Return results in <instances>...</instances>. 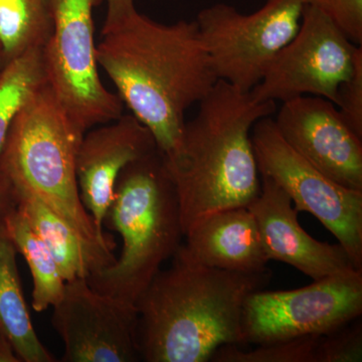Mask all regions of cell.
<instances>
[{"label": "cell", "instance_id": "19", "mask_svg": "<svg viewBox=\"0 0 362 362\" xmlns=\"http://www.w3.org/2000/svg\"><path fill=\"white\" fill-rule=\"evenodd\" d=\"M4 226L32 274L33 310H47L58 303L65 291L66 281L56 259L18 207L6 216Z\"/></svg>", "mask_w": 362, "mask_h": 362}, {"label": "cell", "instance_id": "22", "mask_svg": "<svg viewBox=\"0 0 362 362\" xmlns=\"http://www.w3.org/2000/svg\"><path fill=\"white\" fill-rule=\"evenodd\" d=\"M357 320V319H356ZM362 324L351 321L317 338L314 362H361Z\"/></svg>", "mask_w": 362, "mask_h": 362}, {"label": "cell", "instance_id": "3", "mask_svg": "<svg viewBox=\"0 0 362 362\" xmlns=\"http://www.w3.org/2000/svg\"><path fill=\"white\" fill-rule=\"evenodd\" d=\"M185 123L180 149L166 158L180 201L183 235L211 214L247 207L261 192L251 132L277 112L275 102H257L218 81Z\"/></svg>", "mask_w": 362, "mask_h": 362}, {"label": "cell", "instance_id": "1", "mask_svg": "<svg viewBox=\"0 0 362 362\" xmlns=\"http://www.w3.org/2000/svg\"><path fill=\"white\" fill-rule=\"evenodd\" d=\"M97 62L166 158L180 149L188 109L218 82L195 20L165 25L137 9L102 30Z\"/></svg>", "mask_w": 362, "mask_h": 362}, {"label": "cell", "instance_id": "6", "mask_svg": "<svg viewBox=\"0 0 362 362\" xmlns=\"http://www.w3.org/2000/svg\"><path fill=\"white\" fill-rule=\"evenodd\" d=\"M302 0H267L251 14L226 4L202 9L195 21L218 81L250 93L299 30Z\"/></svg>", "mask_w": 362, "mask_h": 362}, {"label": "cell", "instance_id": "15", "mask_svg": "<svg viewBox=\"0 0 362 362\" xmlns=\"http://www.w3.org/2000/svg\"><path fill=\"white\" fill-rule=\"evenodd\" d=\"M183 239L175 255L192 263L242 273L268 270L270 261L247 207L211 214L190 228Z\"/></svg>", "mask_w": 362, "mask_h": 362}, {"label": "cell", "instance_id": "5", "mask_svg": "<svg viewBox=\"0 0 362 362\" xmlns=\"http://www.w3.org/2000/svg\"><path fill=\"white\" fill-rule=\"evenodd\" d=\"M84 134L47 85L11 126L0 156V170L13 189L35 195L90 249L113 264L116 244L112 235L98 233L78 192L76 161Z\"/></svg>", "mask_w": 362, "mask_h": 362}, {"label": "cell", "instance_id": "2", "mask_svg": "<svg viewBox=\"0 0 362 362\" xmlns=\"http://www.w3.org/2000/svg\"><path fill=\"white\" fill-rule=\"evenodd\" d=\"M270 279L268 270H221L175 255L136 302L141 361L207 362L221 346L246 345L245 302Z\"/></svg>", "mask_w": 362, "mask_h": 362}, {"label": "cell", "instance_id": "9", "mask_svg": "<svg viewBox=\"0 0 362 362\" xmlns=\"http://www.w3.org/2000/svg\"><path fill=\"white\" fill-rule=\"evenodd\" d=\"M361 313L362 271H350L300 289L252 293L243 309V335L255 345L319 337Z\"/></svg>", "mask_w": 362, "mask_h": 362}, {"label": "cell", "instance_id": "23", "mask_svg": "<svg viewBox=\"0 0 362 362\" xmlns=\"http://www.w3.org/2000/svg\"><path fill=\"white\" fill-rule=\"evenodd\" d=\"M325 14L354 44L362 45V0H302Z\"/></svg>", "mask_w": 362, "mask_h": 362}, {"label": "cell", "instance_id": "13", "mask_svg": "<svg viewBox=\"0 0 362 362\" xmlns=\"http://www.w3.org/2000/svg\"><path fill=\"white\" fill-rule=\"evenodd\" d=\"M156 149L152 133L132 114H123L85 133L78 150L76 171L81 201L98 233L106 235L105 216L123 169Z\"/></svg>", "mask_w": 362, "mask_h": 362}, {"label": "cell", "instance_id": "10", "mask_svg": "<svg viewBox=\"0 0 362 362\" xmlns=\"http://www.w3.org/2000/svg\"><path fill=\"white\" fill-rule=\"evenodd\" d=\"M361 52L362 45L354 44L328 16L305 6L294 39L250 93L257 102L284 103L312 95L335 105L338 88L351 76Z\"/></svg>", "mask_w": 362, "mask_h": 362}, {"label": "cell", "instance_id": "4", "mask_svg": "<svg viewBox=\"0 0 362 362\" xmlns=\"http://www.w3.org/2000/svg\"><path fill=\"white\" fill-rule=\"evenodd\" d=\"M104 226L119 233L122 250L113 264L90 275L88 283L136 306L185 238L177 192L160 150L123 169Z\"/></svg>", "mask_w": 362, "mask_h": 362}, {"label": "cell", "instance_id": "7", "mask_svg": "<svg viewBox=\"0 0 362 362\" xmlns=\"http://www.w3.org/2000/svg\"><path fill=\"white\" fill-rule=\"evenodd\" d=\"M103 0H52L54 28L42 49L47 84L66 115L86 133L124 114L118 94L99 75L94 11Z\"/></svg>", "mask_w": 362, "mask_h": 362}, {"label": "cell", "instance_id": "14", "mask_svg": "<svg viewBox=\"0 0 362 362\" xmlns=\"http://www.w3.org/2000/svg\"><path fill=\"white\" fill-rule=\"evenodd\" d=\"M261 180V192L247 209L269 261L288 264L313 281L357 270L341 245L319 242L305 232L291 199L275 181Z\"/></svg>", "mask_w": 362, "mask_h": 362}, {"label": "cell", "instance_id": "8", "mask_svg": "<svg viewBox=\"0 0 362 362\" xmlns=\"http://www.w3.org/2000/svg\"><path fill=\"white\" fill-rule=\"evenodd\" d=\"M251 140L259 175L275 181L297 211L313 214L362 271V192L338 185L299 156L271 116L257 121Z\"/></svg>", "mask_w": 362, "mask_h": 362}, {"label": "cell", "instance_id": "26", "mask_svg": "<svg viewBox=\"0 0 362 362\" xmlns=\"http://www.w3.org/2000/svg\"><path fill=\"white\" fill-rule=\"evenodd\" d=\"M18 207L13 185L0 170V226H4L6 216Z\"/></svg>", "mask_w": 362, "mask_h": 362}, {"label": "cell", "instance_id": "21", "mask_svg": "<svg viewBox=\"0 0 362 362\" xmlns=\"http://www.w3.org/2000/svg\"><path fill=\"white\" fill-rule=\"evenodd\" d=\"M317 338L318 337H307L258 345L257 349L251 350L240 349L237 345H225L214 352L211 361L314 362Z\"/></svg>", "mask_w": 362, "mask_h": 362}, {"label": "cell", "instance_id": "11", "mask_svg": "<svg viewBox=\"0 0 362 362\" xmlns=\"http://www.w3.org/2000/svg\"><path fill=\"white\" fill-rule=\"evenodd\" d=\"M52 324L64 344L62 362L141 361L134 305L97 291L86 278L66 282Z\"/></svg>", "mask_w": 362, "mask_h": 362}, {"label": "cell", "instance_id": "16", "mask_svg": "<svg viewBox=\"0 0 362 362\" xmlns=\"http://www.w3.org/2000/svg\"><path fill=\"white\" fill-rule=\"evenodd\" d=\"M14 190L18 209L52 252L66 282L89 277L111 262L90 249L80 235L35 195Z\"/></svg>", "mask_w": 362, "mask_h": 362}, {"label": "cell", "instance_id": "25", "mask_svg": "<svg viewBox=\"0 0 362 362\" xmlns=\"http://www.w3.org/2000/svg\"><path fill=\"white\" fill-rule=\"evenodd\" d=\"M107 4L106 18L103 30L110 28L136 11L134 0H105Z\"/></svg>", "mask_w": 362, "mask_h": 362}, {"label": "cell", "instance_id": "12", "mask_svg": "<svg viewBox=\"0 0 362 362\" xmlns=\"http://www.w3.org/2000/svg\"><path fill=\"white\" fill-rule=\"evenodd\" d=\"M274 121L299 156L338 185L362 192V138L332 102L315 96L290 100Z\"/></svg>", "mask_w": 362, "mask_h": 362}, {"label": "cell", "instance_id": "24", "mask_svg": "<svg viewBox=\"0 0 362 362\" xmlns=\"http://www.w3.org/2000/svg\"><path fill=\"white\" fill-rule=\"evenodd\" d=\"M335 106L350 129L362 138V52L351 76L338 88Z\"/></svg>", "mask_w": 362, "mask_h": 362}, {"label": "cell", "instance_id": "20", "mask_svg": "<svg viewBox=\"0 0 362 362\" xmlns=\"http://www.w3.org/2000/svg\"><path fill=\"white\" fill-rule=\"evenodd\" d=\"M47 85L42 49H30L0 69V156L14 121Z\"/></svg>", "mask_w": 362, "mask_h": 362}, {"label": "cell", "instance_id": "18", "mask_svg": "<svg viewBox=\"0 0 362 362\" xmlns=\"http://www.w3.org/2000/svg\"><path fill=\"white\" fill-rule=\"evenodd\" d=\"M54 28L52 0H0V69L44 49Z\"/></svg>", "mask_w": 362, "mask_h": 362}, {"label": "cell", "instance_id": "27", "mask_svg": "<svg viewBox=\"0 0 362 362\" xmlns=\"http://www.w3.org/2000/svg\"><path fill=\"white\" fill-rule=\"evenodd\" d=\"M0 362H21L14 354L11 343L0 330Z\"/></svg>", "mask_w": 362, "mask_h": 362}, {"label": "cell", "instance_id": "17", "mask_svg": "<svg viewBox=\"0 0 362 362\" xmlns=\"http://www.w3.org/2000/svg\"><path fill=\"white\" fill-rule=\"evenodd\" d=\"M13 243L0 226V330L21 362H56L35 332L21 288Z\"/></svg>", "mask_w": 362, "mask_h": 362}]
</instances>
